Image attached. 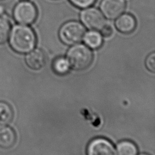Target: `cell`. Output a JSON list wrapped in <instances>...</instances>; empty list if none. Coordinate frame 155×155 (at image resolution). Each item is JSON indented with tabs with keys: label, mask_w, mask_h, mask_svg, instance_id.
<instances>
[{
	"label": "cell",
	"mask_w": 155,
	"mask_h": 155,
	"mask_svg": "<svg viewBox=\"0 0 155 155\" xmlns=\"http://www.w3.org/2000/svg\"><path fill=\"white\" fill-rule=\"evenodd\" d=\"M0 16L7 17L6 16V12L4 5L0 4Z\"/></svg>",
	"instance_id": "obj_19"
},
{
	"label": "cell",
	"mask_w": 155,
	"mask_h": 155,
	"mask_svg": "<svg viewBox=\"0 0 155 155\" xmlns=\"http://www.w3.org/2000/svg\"><path fill=\"white\" fill-rule=\"evenodd\" d=\"M101 30V34L102 36L105 38H109L113 34V28L109 24H105L100 30Z\"/></svg>",
	"instance_id": "obj_18"
},
{
	"label": "cell",
	"mask_w": 155,
	"mask_h": 155,
	"mask_svg": "<svg viewBox=\"0 0 155 155\" xmlns=\"http://www.w3.org/2000/svg\"><path fill=\"white\" fill-rule=\"evenodd\" d=\"M145 64L147 68L151 72L155 71V53H151L147 58L145 61Z\"/></svg>",
	"instance_id": "obj_17"
},
{
	"label": "cell",
	"mask_w": 155,
	"mask_h": 155,
	"mask_svg": "<svg viewBox=\"0 0 155 155\" xmlns=\"http://www.w3.org/2000/svg\"><path fill=\"white\" fill-rule=\"evenodd\" d=\"M101 34L97 30H91L88 32H85L83 39L86 44L90 48L96 49L99 48L103 42V38Z\"/></svg>",
	"instance_id": "obj_11"
},
{
	"label": "cell",
	"mask_w": 155,
	"mask_h": 155,
	"mask_svg": "<svg viewBox=\"0 0 155 155\" xmlns=\"http://www.w3.org/2000/svg\"><path fill=\"white\" fill-rule=\"evenodd\" d=\"M88 155H116L113 145L108 140L97 138L93 140L87 148Z\"/></svg>",
	"instance_id": "obj_7"
},
{
	"label": "cell",
	"mask_w": 155,
	"mask_h": 155,
	"mask_svg": "<svg viewBox=\"0 0 155 155\" xmlns=\"http://www.w3.org/2000/svg\"><path fill=\"white\" fill-rule=\"evenodd\" d=\"M140 155H148V154H140Z\"/></svg>",
	"instance_id": "obj_20"
},
{
	"label": "cell",
	"mask_w": 155,
	"mask_h": 155,
	"mask_svg": "<svg viewBox=\"0 0 155 155\" xmlns=\"http://www.w3.org/2000/svg\"><path fill=\"white\" fill-rule=\"evenodd\" d=\"M125 0H102L100 4L101 12L109 19H115L125 11Z\"/></svg>",
	"instance_id": "obj_6"
},
{
	"label": "cell",
	"mask_w": 155,
	"mask_h": 155,
	"mask_svg": "<svg viewBox=\"0 0 155 155\" xmlns=\"http://www.w3.org/2000/svg\"><path fill=\"white\" fill-rule=\"evenodd\" d=\"M8 39L12 50L20 54L28 53L34 49L36 44L35 32L30 27L24 24L13 26Z\"/></svg>",
	"instance_id": "obj_1"
},
{
	"label": "cell",
	"mask_w": 155,
	"mask_h": 155,
	"mask_svg": "<svg viewBox=\"0 0 155 155\" xmlns=\"http://www.w3.org/2000/svg\"><path fill=\"white\" fill-rule=\"evenodd\" d=\"M80 19L84 26L90 30H100L106 24L105 16L95 7L84 8L81 12Z\"/></svg>",
	"instance_id": "obj_5"
},
{
	"label": "cell",
	"mask_w": 155,
	"mask_h": 155,
	"mask_svg": "<svg viewBox=\"0 0 155 155\" xmlns=\"http://www.w3.org/2000/svg\"><path fill=\"white\" fill-rule=\"evenodd\" d=\"M137 153L136 147L130 141H122L117 145V155H136Z\"/></svg>",
	"instance_id": "obj_13"
},
{
	"label": "cell",
	"mask_w": 155,
	"mask_h": 155,
	"mask_svg": "<svg viewBox=\"0 0 155 155\" xmlns=\"http://www.w3.org/2000/svg\"><path fill=\"white\" fill-rule=\"evenodd\" d=\"M13 111L6 102L0 101V128L7 125L12 120Z\"/></svg>",
	"instance_id": "obj_12"
},
{
	"label": "cell",
	"mask_w": 155,
	"mask_h": 155,
	"mask_svg": "<svg viewBox=\"0 0 155 155\" xmlns=\"http://www.w3.org/2000/svg\"><path fill=\"white\" fill-rule=\"evenodd\" d=\"M11 24L7 17L0 16V44H4L8 38Z\"/></svg>",
	"instance_id": "obj_14"
},
{
	"label": "cell",
	"mask_w": 155,
	"mask_h": 155,
	"mask_svg": "<svg viewBox=\"0 0 155 155\" xmlns=\"http://www.w3.org/2000/svg\"><path fill=\"white\" fill-rule=\"evenodd\" d=\"M25 62L31 69L39 70L43 68L45 64V54L41 49L32 50L25 56Z\"/></svg>",
	"instance_id": "obj_8"
},
{
	"label": "cell",
	"mask_w": 155,
	"mask_h": 155,
	"mask_svg": "<svg viewBox=\"0 0 155 155\" xmlns=\"http://www.w3.org/2000/svg\"><path fill=\"white\" fill-rule=\"evenodd\" d=\"M71 4L74 6L80 8H85L89 7H91L93 5L96 0H68Z\"/></svg>",
	"instance_id": "obj_16"
},
{
	"label": "cell",
	"mask_w": 155,
	"mask_h": 155,
	"mask_svg": "<svg viewBox=\"0 0 155 155\" xmlns=\"http://www.w3.org/2000/svg\"><path fill=\"white\" fill-rule=\"evenodd\" d=\"M14 20L19 24L29 25L33 23L38 17V10L30 0L18 2L13 10Z\"/></svg>",
	"instance_id": "obj_4"
},
{
	"label": "cell",
	"mask_w": 155,
	"mask_h": 155,
	"mask_svg": "<svg viewBox=\"0 0 155 155\" xmlns=\"http://www.w3.org/2000/svg\"><path fill=\"white\" fill-rule=\"evenodd\" d=\"M16 134L14 130L8 127L0 128V147L9 148L15 143Z\"/></svg>",
	"instance_id": "obj_10"
},
{
	"label": "cell",
	"mask_w": 155,
	"mask_h": 155,
	"mask_svg": "<svg viewBox=\"0 0 155 155\" xmlns=\"http://www.w3.org/2000/svg\"><path fill=\"white\" fill-rule=\"evenodd\" d=\"M115 26L117 30L124 34L133 32L136 27L135 18L129 13H122L116 18Z\"/></svg>",
	"instance_id": "obj_9"
},
{
	"label": "cell",
	"mask_w": 155,
	"mask_h": 155,
	"mask_svg": "<svg viewBox=\"0 0 155 155\" xmlns=\"http://www.w3.org/2000/svg\"><path fill=\"white\" fill-rule=\"evenodd\" d=\"M93 55L91 50L86 45L76 44L69 48L67 59L69 65L76 70H84L91 64Z\"/></svg>",
	"instance_id": "obj_2"
},
{
	"label": "cell",
	"mask_w": 155,
	"mask_h": 155,
	"mask_svg": "<svg viewBox=\"0 0 155 155\" xmlns=\"http://www.w3.org/2000/svg\"><path fill=\"white\" fill-rule=\"evenodd\" d=\"M70 68L69 63L67 59L64 58H56L53 64V68L55 73L58 74H66Z\"/></svg>",
	"instance_id": "obj_15"
},
{
	"label": "cell",
	"mask_w": 155,
	"mask_h": 155,
	"mask_svg": "<svg viewBox=\"0 0 155 155\" xmlns=\"http://www.w3.org/2000/svg\"><path fill=\"white\" fill-rule=\"evenodd\" d=\"M85 33V28L82 24L76 21H69L60 28L59 36L61 41L68 45L80 42Z\"/></svg>",
	"instance_id": "obj_3"
}]
</instances>
